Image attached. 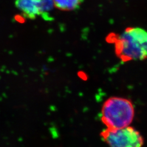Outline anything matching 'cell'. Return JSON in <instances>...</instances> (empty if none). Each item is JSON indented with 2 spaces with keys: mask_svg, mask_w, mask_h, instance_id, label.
I'll return each mask as SVG.
<instances>
[{
  "mask_svg": "<svg viewBox=\"0 0 147 147\" xmlns=\"http://www.w3.org/2000/svg\"><path fill=\"white\" fill-rule=\"evenodd\" d=\"M117 56L122 61H143L147 58V31L129 27L121 34L112 37Z\"/></svg>",
  "mask_w": 147,
  "mask_h": 147,
  "instance_id": "cell-1",
  "label": "cell"
},
{
  "mask_svg": "<svg viewBox=\"0 0 147 147\" xmlns=\"http://www.w3.org/2000/svg\"><path fill=\"white\" fill-rule=\"evenodd\" d=\"M135 116V108L131 100L112 96L105 101L101 109L102 122L106 128L116 129L129 126Z\"/></svg>",
  "mask_w": 147,
  "mask_h": 147,
  "instance_id": "cell-2",
  "label": "cell"
},
{
  "mask_svg": "<svg viewBox=\"0 0 147 147\" xmlns=\"http://www.w3.org/2000/svg\"><path fill=\"white\" fill-rule=\"evenodd\" d=\"M100 136L111 147H140L144 144V138L140 132L130 125L116 129L106 128Z\"/></svg>",
  "mask_w": 147,
  "mask_h": 147,
  "instance_id": "cell-3",
  "label": "cell"
},
{
  "mask_svg": "<svg viewBox=\"0 0 147 147\" xmlns=\"http://www.w3.org/2000/svg\"><path fill=\"white\" fill-rule=\"evenodd\" d=\"M44 0H16V7L24 16L30 19L42 16Z\"/></svg>",
  "mask_w": 147,
  "mask_h": 147,
  "instance_id": "cell-4",
  "label": "cell"
},
{
  "mask_svg": "<svg viewBox=\"0 0 147 147\" xmlns=\"http://www.w3.org/2000/svg\"><path fill=\"white\" fill-rule=\"evenodd\" d=\"M54 5L62 11H75L79 9L84 0H53Z\"/></svg>",
  "mask_w": 147,
  "mask_h": 147,
  "instance_id": "cell-5",
  "label": "cell"
}]
</instances>
